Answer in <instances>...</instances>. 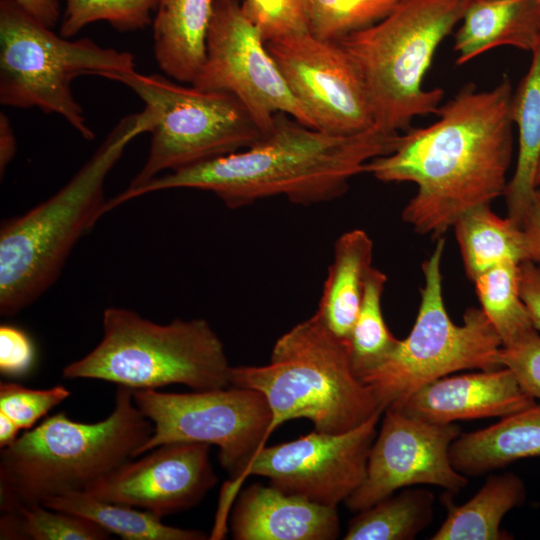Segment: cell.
Here are the masks:
<instances>
[{"label": "cell", "mask_w": 540, "mask_h": 540, "mask_svg": "<svg viewBox=\"0 0 540 540\" xmlns=\"http://www.w3.org/2000/svg\"><path fill=\"white\" fill-rule=\"evenodd\" d=\"M512 94L507 77L487 91L469 84L439 107L436 122L400 134L391 153L365 165L379 181L417 185L402 211L415 232L439 238L467 211L504 196Z\"/></svg>", "instance_id": "6da1fadb"}, {"label": "cell", "mask_w": 540, "mask_h": 540, "mask_svg": "<svg viewBox=\"0 0 540 540\" xmlns=\"http://www.w3.org/2000/svg\"><path fill=\"white\" fill-rule=\"evenodd\" d=\"M399 132L377 126L353 135H332L278 112L272 129L252 146L159 175L108 200L112 210L145 194L188 188L214 193L228 208L285 196L300 205L333 200L364 173L374 158L391 153Z\"/></svg>", "instance_id": "7a4b0ae2"}, {"label": "cell", "mask_w": 540, "mask_h": 540, "mask_svg": "<svg viewBox=\"0 0 540 540\" xmlns=\"http://www.w3.org/2000/svg\"><path fill=\"white\" fill-rule=\"evenodd\" d=\"M158 120L148 105L113 127L93 155L55 194L0 228V314H18L59 278L76 243L106 214L105 179L127 145Z\"/></svg>", "instance_id": "3957f363"}, {"label": "cell", "mask_w": 540, "mask_h": 540, "mask_svg": "<svg viewBox=\"0 0 540 540\" xmlns=\"http://www.w3.org/2000/svg\"><path fill=\"white\" fill-rule=\"evenodd\" d=\"M152 422L136 406L132 389L118 386L114 409L94 423L64 412L47 417L0 451V509L14 512L49 498L85 491L136 458Z\"/></svg>", "instance_id": "277c9868"}, {"label": "cell", "mask_w": 540, "mask_h": 540, "mask_svg": "<svg viewBox=\"0 0 540 540\" xmlns=\"http://www.w3.org/2000/svg\"><path fill=\"white\" fill-rule=\"evenodd\" d=\"M230 382L263 394L271 411L270 435L298 418L310 420L318 432L343 433L383 413L353 370L348 342L316 312L278 338L267 365L231 367Z\"/></svg>", "instance_id": "5b68a950"}, {"label": "cell", "mask_w": 540, "mask_h": 540, "mask_svg": "<svg viewBox=\"0 0 540 540\" xmlns=\"http://www.w3.org/2000/svg\"><path fill=\"white\" fill-rule=\"evenodd\" d=\"M102 325L101 341L63 368L64 379H97L132 390L172 384L193 391L231 386L232 366L224 345L205 319L158 324L133 310L109 307Z\"/></svg>", "instance_id": "8992f818"}, {"label": "cell", "mask_w": 540, "mask_h": 540, "mask_svg": "<svg viewBox=\"0 0 540 540\" xmlns=\"http://www.w3.org/2000/svg\"><path fill=\"white\" fill-rule=\"evenodd\" d=\"M469 3L399 0L382 20L337 41L363 78L375 126L399 132L416 116L437 114L444 91L424 89V77Z\"/></svg>", "instance_id": "52a82bcc"}, {"label": "cell", "mask_w": 540, "mask_h": 540, "mask_svg": "<svg viewBox=\"0 0 540 540\" xmlns=\"http://www.w3.org/2000/svg\"><path fill=\"white\" fill-rule=\"evenodd\" d=\"M134 70L130 52L101 47L89 38L69 40L14 0L0 1L1 105L58 114L84 139L92 140L94 132L72 93L73 79Z\"/></svg>", "instance_id": "ba28073f"}, {"label": "cell", "mask_w": 540, "mask_h": 540, "mask_svg": "<svg viewBox=\"0 0 540 540\" xmlns=\"http://www.w3.org/2000/svg\"><path fill=\"white\" fill-rule=\"evenodd\" d=\"M444 245L439 237L422 263L424 284L409 335L359 377L371 388L383 412L439 378L461 370L502 367V341L481 308H468L461 325L453 323L447 313L441 274Z\"/></svg>", "instance_id": "9c48e42d"}, {"label": "cell", "mask_w": 540, "mask_h": 540, "mask_svg": "<svg viewBox=\"0 0 540 540\" xmlns=\"http://www.w3.org/2000/svg\"><path fill=\"white\" fill-rule=\"evenodd\" d=\"M102 77L128 86L158 115L146 161L124 191L139 188L161 172L246 149L264 136L246 107L230 93L135 70Z\"/></svg>", "instance_id": "30bf717a"}, {"label": "cell", "mask_w": 540, "mask_h": 540, "mask_svg": "<svg viewBox=\"0 0 540 540\" xmlns=\"http://www.w3.org/2000/svg\"><path fill=\"white\" fill-rule=\"evenodd\" d=\"M139 410L153 432L136 457L174 442L216 445L221 466L232 478L227 489L233 500L241 476L270 436V407L257 390L233 386L189 393L132 390Z\"/></svg>", "instance_id": "8fae6325"}, {"label": "cell", "mask_w": 540, "mask_h": 540, "mask_svg": "<svg viewBox=\"0 0 540 540\" xmlns=\"http://www.w3.org/2000/svg\"><path fill=\"white\" fill-rule=\"evenodd\" d=\"M190 85L234 95L264 135L272 129L278 112L316 129L238 0H214L205 62Z\"/></svg>", "instance_id": "7c38bea8"}, {"label": "cell", "mask_w": 540, "mask_h": 540, "mask_svg": "<svg viewBox=\"0 0 540 540\" xmlns=\"http://www.w3.org/2000/svg\"><path fill=\"white\" fill-rule=\"evenodd\" d=\"M382 415L378 412L347 432L314 430L289 442L264 446L250 460L240 485L248 476H262L285 493L337 507L366 476L369 452Z\"/></svg>", "instance_id": "4fadbf2b"}, {"label": "cell", "mask_w": 540, "mask_h": 540, "mask_svg": "<svg viewBox=\"0 0 540 540\" xmlns=\"http://www.w3.org/2000/svg\"><path fill=\"white\" fill-rule=\"evenodd\" d=\"M265 45L316 130L353 135L375 126L363 78L339 42L302 32Z\"/></svg>", "instance_id": "5bb4252c"}, {"label": "cell", "mask_w": 540, "mask_h": 540, "mask_svg": "<svg viewBox=\"0 0 540 540\" xmlns=\"http://www.w3.org/2000/svg\"><path fill=\"white\" fill-rule=\"evenodd\" d=\"M461 429L455 423H432L386 409L371 446L366 476L345 501L353 512L366 509L415 485H434L457 493L468 484L450 459V447Z\"/></svg>", "instance_id": "9a60e30c"}, {"label": "cell", "mask_w": 540, "mask_h": 540, "mask_svg": "<svg viewBox=\"0 0 540 540\" xmlns=\"http://www.w3.org/2000/svg\"><path fill=\"white\" fill-rule=\"evenodd\" d=\"M209 451L204 443L163 444L122 464L84 492L160 518L179 513L196 506L218 481Z\"/></svg>", "instance_id": "2e32d148"}, {"label": "cell", "mask_w": 540, "mask_h": 540, "mask_svg": "<svg viewBox=\"0 0 540 540\" xmlns=\"http://www.w3.org/2000/svg\"><path fill=\"white\" fill-rule=\"evenodd\" d=\"M536 402L507 367L445 376L387 408L432 423L503 418ZM385 411V410H384Z\"/></svg>", "instance_id": "e0dca14e"}, {"label": "cell", "mask_w": 540, "mask_h": 540, "mask_svg": "<svg viewBox=\"0 0 540 540\" xmlns=\"http://www.w3.org/2000/svg\"><path fill=\"white\" fill-rule=\"evenodd\" d=\"M230 527L235 540H333L340 533L337 507L260 483L238 495Z\"/></svg>", "instance_id": "ac0fdd59"}, {"label": "cell", "mask_w": 540, "mask_h": 540, "mask_svg": "<svg viewBox=\"0 0 540 540\" xmlns=\"http://www.w3.org/2000/svg\"><path fill=\"white\" fill-rule=\"evenodd\" d=\"M532 457H540V401L492 426L461 432L450 447L453 467L465 476H480Z\"/></svg>", "instance_id": "d6986e66"}, {"label": "cell", "mask_w": 540, "mask_h": 540, "mask_svg": "<svg viewBox=\"0 0 540 540\" xmlns=\"http://www.w3.org/2000/svg\"><path fill=\"white\" fill-rule=\"evenodd\" d=\"M455 37L456 63L499 46L532 51L540 36L539 0H471Z\"/></svg>", "instance_id": "ffe728a7"}, {"label": "cell", "mask_w": 540, "mask_h": 540, "mask_svg": "<svg viewBox=\"0 0 540 540\" xmlns=\"http://www.w3.org/2000/svg\"><path fill=\"white\" fill-rule=\"evenodd\" d=\"M214 0H160L153 20V49L169 78L192 84L206 58Z\"/></svg>", "instance_id": "44dd1931"}, {"label": "cell", "mask_w": 540, "mask_h": 540, "mask_svg": "<svg viewBox=\"0 0 540 540\" xmlns=\"http://www.w3.org/2000/svg\"><path fill=\"white\" fill-rule=\"evenodd\" d=\"M373 248L372 239L362 229L343 233L334 245L316 313L334 335L346 341L359 313Z\"/></svg>", "instance_id": "7402d4cb"}, {"label": "cell", "mask_w": 540, "mask_h": 540, "mask_svg": "<svg viewBox=\"0 0 540 540\" xmlns=\"http://www.w3.org/2000/svg\"><path fill=\"white\" fill-rule=\"evenodd\" d=\"M527 74L512 94L510 116L518 127L519 149L514 174L506 186L508 217L521 226L531 205L540 163V36Z\"/></svg>", "instance_id": "603a6c76"}, {"label": "cell", "mask_w": 540, "mask_h": 540, "mask_svg": "<svg viewBox=\"0 0 540 540\" xmlns=\"http://www.w3.org/2000/svg\"><path fill=\"white\" fill-rule=\"evenodd\" d=\"M527 496L523 480L511 472L490 474L481 489L466 503L455 505L447 497V516L432 540H508L501 529L504 516L521 506Z\"/></svg>", "instance_id": "cb8c5ba5"}, {"label": "cell", "mask_w": 540, "mask_h": 540, "mask_svg": "<svg viewBox=\"0 0 540 540\" xmlns=\"http://www.w3.org/2000/svg\"><path fill=\"white\" fill-rule=\"evenodd\" d=\"M453 228L465 272L472 281L501 262L529 260L522 227L508 216L495 214L488 204L464 213Z\"/></svg>", "instance_id": "d4e9b609"}, {"label": "cell", "mask_w": 540, "mask_h": 540, "mask_svg": "<svg viewBox=\"0 0 540 540\" xmlns=\"http://www.w3.org/2000/svg\"><path fill=\"white\" fill-rule=\"evenodd\" d=\"M44 506L86 518L125 540H204L198 530L164 524L160 517L139 508L98 499L84 491L47 499Z\"/></svg>", "instance_id": "484cf974"}, {"label": "cell", "mask_w": 540, "mask_h": 540, "mask_svg": "<svg viewBox=\"0 0 540 540\" xmlns=\"http://www.w3.org/2000/svg\"><path fill=\"white\" fill-rule=\"evenodd\" d=\"M434 495L422 488L406 487L363 509L348 524L345 540H412L430 525Z\"/></svg>", "instance_id": "4316f807"}, {"label": "cell", "mask_w": 540, "mask_h": 540, "mask_svg": "<svg viewBox=\"0 0 540 540\" xmlns=\"http://www.w3.org/2000/svg\"><path fill=\"white\" fill-rule=\"evenodd\" d=\"M519 264L501 262L474 280L481 309L498 333L502 346L534 328L519 291Z\"/></svg>", "instance_id": "83f0119b"}, {"label": "cell", "mask_w": 540, "mask_h": 540, "mask_svg": "<svg viewBox=\"0 0 540 540\" xmlns=\"http://www.w3.org/2000/svg\"><path fill=\"white\" fill-rule=\"evenodd\" d=\"M386 281L385 273L372 266L365 280L359 313L347 341L352 367L358 378L379 364L399 341L383 317L381 300Z\"/></svg>", "instance_id": "f1b7e54d"}, {"label": "cell", "mask_w": 540, "mask_h": 540, "mask_svg": "<svg viewBox=\"0 0 540 540\" xmlns=\"http://www.w3.org/2000/svg\"><path fill=\"white\" fill-rule=\"evenodd\" d=\"M111 533L96 523L71 513L35 504L2 513L1 539L105 540Z\"/></svg>", "instance_id": "f546056e"}, {"label": "cell", "mask_w": 540, "mask_h": 540, "mask_svg": "<svg viewBox=\"0 0 540 540\" xmlns=\"http://www.w3.org/2000/svg\"><path fill=\"white\" fill-rule=\"evenodd\" d=\"M399 0H307L310 34L326 41H339L386 17Z\"/></svg>", "instance_id": "4dcf8cb0"}, {"label": "cell", "mask_w": 540, "mask_h": 540, "mask_svg": "<svg viewBox=\"0 0 540 540\" xmlns=\"http://www.w3.org/2000/svg\"><path fill=\"white\" fill-rule=\"evenodd\" d=\"M60 35L70 38L85 26L105 21L121 32L144 29L152 23V12L160 0H64Z\"/></svg>", "instance_id": "1f68e13d"}, {"label": "cell", "mask_w": 540, "mask_h": 540, "mask_svg": "<svg viewBox=\"0 0 540 540\" xmlns=\"http://www.w3.org/2000/svg\"><path fill=\"white\" fill-rule=\"evenodd\" d=\"M245 16L264 41L309 32L307 0H238Z\"/></svg>", "instance_id": "d6a6232c"}, {"label": "cell", "mask_w": 540, "mask_h": 540, "mask_svg": "<svg viewBox=\"0 0 540 540\" xmlns=\"http://www.w3.org/2000/svg\"><path fill=\"white\" fill-rule=\"evenodd\" d=\"M70 391L56 385L48 389L26 388L18 383L1 382L0 412L21 429H31L47 413L70 396Z\"/></svg>", "instance_id": "836d02e7"}, {"label": "cell", "mask_w": 540, "mask_h": 540, "mask_svg": "<svg viewBox=\"0 0 540 540\" xmlns=\"http://www.w3.org/2000/svg\"><path fill=\"white\" fill-rule=\"evenodd\" d=\"M502 366L514 374L523 390L540 401V335L532 328L499 352Z\"/></svg>", "instance_id": "e575fe53"}, {"label": "cell", "mask_w": 540, "mask_h": 540, "mask_svg": "<svg viewBox=\"0 0 540 540\" xmlns=\"http://www.w3.org/2000/svg\"><path fill=\"white\" fill-rule=\"evenodd\" d=\"M34 362V347L29 336L12 325L0 326V371L6 376L21 377Z\"/></svg>", "instance_id": "d590c367"}, {"label": "cell", "mask_w": 540, "mask_h": 540, "mask_svg": "<svg viewBox=\"0 0 540 540\" xmlns=\"http://www.w3.org/2000/svg\"><path fill=\"white\" fill-rule=\"evenodd\" d=\"M519 291L534 328L540 331V265L531 260L519 264Z\"/></svg>", "instance_id": "8d00e7d4"}, {"label": "cell", "mask_w": 540, "mask_h": 540, "mask_svg": "<svg viewBox=\"0 0 540 540\" xmlns=\"http://www.w3.org/2000/svg\"><path fill=\"white\" fill-rule=\"evenodd\" d=\"M521 227L525 234L529 260L540 265V186L535 190Z\"/></svg>", "instance_id": "74e56055"}, {"label": "cell", "mask_w": 540, "mask_h": 540, "mask_svg": "<svg viewBox=\"0 0 540 540\" xmlns=\"http://www.w3.org/2000/svg\"><path fill=\"white\" fill-rule=\"evenodd\" d=\"M41 24L54 28L62 17L58 0H14Z\"/></svg>", "instance_id": "f35d334b"}, {"label": "cell", "mask_w": 540, "mask_h": 540, "mask_svg": "<svg viewBox=\"0 0 540 540\" xmlns=\"http://www.w3.org/2000/svg\"><path fill=\"white\" fill-rule=\"evenodd\" d=\"M16 153V138L6 114L0 113V173L1 176Z\"/></svg>", "instance_id": "ab89813d"}, {"label": "cell", "mask_w": 540, "mask_h": 540, "mask_svg": "<svg viewBox=\"0 0 540 540\" xmlns=\"http://www.w3.org/2000/svg\"><path fill=\"white\" fill-rule=\"evenodd\" d=\"M21 428L7 415L0 412V447H6L18 438Z\"/></svg>", "instance_id": "60d3db41"}, {"label": "cell", "mask_w": 540, "mask_h": 540, "mask_svg": "<svg viewBox=\"0 0 540 540\" xmlns=\"http://www.w3.org/2000/svg\"><path fill=\"white\" fill-rule=\"evenodd\" d=\"M539 184H540V163H539L537 175H536V186L538 187Z\"/></svg>", "instance_id": "b9f144b4"}, {"label": "cell", "mask_w": 540, "mask_h": 540, "mask_svg": "<svg viewBox=\"0 0 540 540\" xmlns=\"http://www.w3.org/2000/svg\"><path fill=\"white\" fill-rule=\"evenodd\" d=\"M539 186H540V184H539ZM539 186H538V187H539Z\"/></svg>", "instance_id": "7bdbcfd3"}, {"label": "cell", "mask_w": 540, "mask_h": 540, "mask_svg": "<svg viewBox=\"0 0 540 540\" xmlns=\"http://www.w3.org/2000/svg\"><path fill=\"white\" fill-rule=\"evenodd\" d=\"M471 1V0H470Z\"/></svg>", "instance_id": "ee69618b"}, {"label": "cell", "mask_w": 540, "mask_h": 540, "mask_svg": "<svg viewBox=\"0 0 540 540\" xmlns=\"http://www.w3.org/2000/svg\"><path fill=\"white\" fill-rule=\"evenodd\" d=\"M540 1V0H539Z\"/></svg>", "instance_id": "f6af8a7d"}]
</instances>
